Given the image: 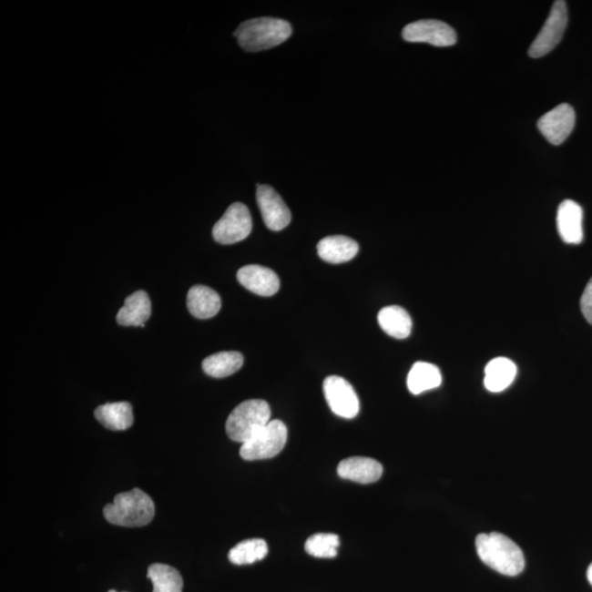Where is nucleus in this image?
Wrapping results in <instances>:
<instances>
[{
    "label": "nucleus",
    "instance_id": "nucleus-3",
    "mask_svg": "<svg viewBox=\"0 0 592 592\" xmlns=\"http://www.w3.org/2000/svg\"><path fill=\"white\" fill-rule=\"evenodd\" d=\"M104 515L112 525L138 527L148 526L155 515L153 499L141 489L117 495L112 504L106 505Z\"/></svg>",
    "mask_w": 592,
    "mask_h": 592
},
{
    "label": "nucleus",
    "instance_id": "nucleus-12",
    "mask_svg": "<svg viewBox=\"0 0 592 592\" xmlns=\"http://www.w3.org/2000/svg\"><path fill=\"white\" fill-rule=\"evenodd\" d=\"M237 280L250 292L260 296H272L280 289V280L271 269L250 265L240 268L237 272Z\"/></svg>",
    "mask_w": 592,
    "mask_h": 592
},
{
    "label": "nucleus",
    "instance_id": "nucleus-28",
    "mask_svg": "<svg viewBox=\"0 0 592 592\" xmlns=\"http://www.w3.org/2000/svg\"><path fill=\"white\" fill-rule=\"evenodd\" d=\"M109 592H117V591H116V590H110Z\"/></svg>",
    "mask_w": 592,
    "mask_h": 592
},
{
    "label": "nucleus",
    "instance_id": "nucleus-1",
    "mask_svg": "<svg viewBox=\"0 0 592 592\" xmlns=\"http://www.w3.org/2000/svg\"><path fill=\"white\" fill-rule=\"evenodd\" d=\"M476 551L482 562L499 574L515 577L525 569L526 561L521 548L502 533H483L478 536Z\"/></svg>",
    "mask_w": 592,
    "mask_h": 592
},
{
    "label": "nucleus",
    "instance_id": "nucleus-5",
    "mask_svg": "<svg viewBox=\"0 0 592 592\" xmlns=\"http://www.w3.org/2000/svg\"><path fill=\"white\" fill-rule=\"evenodd\" d=\"M288 428L281 421H271L247 443L241 444V459L258 461L271 459L287 444Z\"/></svg>",
    "mask_w": 592,
    "mask_h": 592
},
{
    "label": "nucleus",
    "instance_id": "nucleus-27",
    "mask_svg": "<svg viewBox=\"0 0 592 592\" xmlns=\"http://www.w3.org/2000/svg\"><path fill=\"white\" fill-rule=\"evenodd\" d=\"M587 578H588L589 583L592 585V564L588 568V572H587Z\"/></svg>",
    "mask_w": 592,
    "mask_h": 592
},
{
    "label": "nucleus",
    "instance_id": "nucleus-19",
    "mask_svg": "<svg viewBox=\"0 0 592 592\" xmlns=\"http://www.w3.org/2000/svg\"><path fill=\"white\" fill-rule=\"evenodd\" d=\"M379 324L387 335L396 339H405L412 332L411 316L401 306H386L378 315Z\"/></svg>",
    "mask_w": 592,
    "mask_h": 592
},
{
    "label": "nucleus",
    "instance_id": "nucleus-24",
    "mask_svg": "<svg viewBox=\"0 0 592 592\" xmlns=\"http://www.w3.org/2000/svg\"><path fill=\"white\" fill-rule=\"evenodd\" d=\"M268 556V546L265 540L250 539L239 543L231 548L229 559L235 565H249L261 561Z\"/></svg>",
    "mask_w": 592,
    "mask_h": 592
},
{
    "label": "nucleus",
    "instance_id": "nucleus-20",
    "mask_svg": "<svg viewBox=\"0 0 592 592\" xmlns=\"http://www.w3.org/2000/svg\"><path fill=\"white\" fill-rule=\"evenodd\" d=\"M516 375V365L507 358H496L485 369V387L489 392L499 393L513 384Z\"/></svg>",
    "mask_w": 592,
    "mask_h": 592
},
{
    "label": "nucleus",
    "instance_id": "nucleus-8",
    "mask_svg": "<svg viewBox=\"0 0 592 592\" xmlns=\"http://www.w3.org/2000/svg\"><path fill=\"white\" fill-rule=\"evenodd\" d=\"M402 36L407 42L429 43L439 47L454 46L457 41L454 29L439 20L414 21L403 28Z\"/></svg>",
    "mask_w": 592,
    "mask_h": 592
},
{
    "label": "nucleus",
    "instance_id": "nucleus-2",
    "mask_svg": "<svg viewBox=\"0 0 592 592\" xmlns=\"http://www.w3.org/2000/svg\"><path fill=\"white\" fill-rule=\"evenodd\" d=\"M292 35L288 21L277 18H257L240 24L234 32L241 48L247 52L270 50L281 45Z\"/></svg>",
    "mask_w": 592,
    "mask_h": 592
},
{
    "label": "nucleus",
    "instance_id": "nucleus-21",
    "mask_svg": "<svg viewBox=\"0 0 592 592\" xmlns=\"http://www.w3.org/2000/svg\"><path fill=\"white\" fill-rule=\"evenodd\" d=\"M443 382L440 370L435 365L427 362H417L409 371L407 386L413 395L437 389Z\"/></svg>",
    "mask_w": 592,
    "mask_h": 592
},
{
    "label": "nucleus",
    "instance_id": "nucleus-23",
    "mask_svg": "<svg viewBox=\"0 0 592 592\" xmlns=\"http://www.w3.org/2000/svg\"><path fill=\"white\" fill-rule=\"evenodd\" d=\"M148 578L152 580L153 592H182L184 587L180 573L166 564L150 565Z\"/></svg>",
    "mask_w": 592,
    "mask_h": 592
},
{
    "label": "nucleus",
    "instance_id": "nucleus-11",
    "mask_svg": "<svg viewBox=\"0 0 592 592\" xmlns=\"http://www.w3.org/2000/svg\"><path fill=\"white\" fill-rule=\"evenodd\" d=\"M257 188V202L267 228L273 231L287 228L292 217L282 198L270 186L258 185Z\"/></svg>",
    "mask_w": 592,
    "mask_h": 592
},
{
    "label": "nucleus",
    "instance_id": "nucleus-7",
    "mask_svg": "<svg viewBox=\"0 0 592 592\" xmlns=\"http://www.w3.org/2000/svg\"><path fill=\"white\" fill-rule=\"evenodd\" d=\"M567 23L566 3L563 2V0H557V2L554 3L550 15H548L540 34L533 41L529 48V56L532 58H540L553 51L561 42Z\"/></svg>",
    "mask_w": 592,
    "mask_h": 592
},
{
    "label": "nucleus",
    "instance_id": "nucleus-22",
    "mask_svg": "<svg viewBox=\"0 0 592 592\" xmlns=\"http://www.w3.org/2000/svg\"><path fill=\"white\" fill-rule=\"evenodd\" d=\"M243 364V354L237 352H223L204 359L202 368L209 376L223 379L236 373Z\"/></svg>",
    "mask_w": 592,
    "mask_h": 592
},
{
    "label": "nucleus",
    "instance_id": "nucleus-6",
    "mask_svg": "<svg viewBox=\"0 0 592 592\" xmlns=\"http://www.w3.org/2000/svg\"><path fill=\"white\" fill-rule=\"evenodd\" d=\"M252 219L249 208L243 203L231 204L223 217L214 225L212 234L217 243L231 245L240 243L250 236Z\"/></svg>",
    "mask_w": 592,
    "mask_h": 592
},
{
    "label": "nucleus",
    "instance_id": "nucleus-16",
    "mask_svg": "<svg viewBox=\"0 0 592 592\" xmlns=\"http://www.w3.org/2000/svg\"><path fill=\"white\" fill-rule=\"evenodd\" d=\"M187 306L190 314L196 319L209 320L218 315L222 301L211 288L206 285H195L188 292Z\"/></svg>",
    "mask_w": 592,
    "mask_h": 592
},
{
    "label": "nucleus",
    "instance_id": "nucleus-26",
    "mask_svg": "<svg viewBox=\"0 0 592 592\" xmlns=\"http://www.w3.org/2000/svg\"><path fill=\"white\" fill-rule=\"evenodd\" d=\"M580 308L585 319L592 325V279L587 284L583 296H581Z\"/></svg>",
    "mask_w": 592,
    "mask_h": 592
},
{
    "label": "nucleus",
    "instance_id": "nucleus-17",
    "mask_svg": "<svg viewBox=\"0 0 592 592\" xmlns=\"http://www.w3.org/2000/svg\"><path fill=\"white\" fill-rule=\"evenodd\" d=\"M152 314V303L145 291H138L128 296L125 301V305L118 311L117 322L121 326H137L145 327V322H148Z\"/></svg>",
    "mask_w": 592,
    "mask_h": 592
},
{
    "label": "nucleus",
    "instance_id": "nucleus-14",
    "mask_svg": "<svg viewBox=\"0 0 592 592\" xmlns=\"http://www.w3.org/2000/svg\"><path fill=\"white\" fill-rule=\"evenodd\" d=\"M338 475L359 484L378 482L383 474L381 463L370 457L353 456L339 463Z\"/></svg>",
    "mask_w": 592,
    "mask_h": 592
},
{
    "label": "nucleus",
    "instance_id": "nucleus-10",
    "mask_svg": "<svg viewBox=\"0 0 592 592\" xmlns=\"http://www.w3.org/2000/svg\"><path fill=\"white\" fill-rule=\"evenodd\" d=\"M575 122L574 107L568 104H562L541 117L537 128L548 142L561 145L573 132Z\"/></svg>",
    "mask_w": 592,
    "mask_h": 592
},
{
    "label": "nucleus",
    "instance_id": "nucleus-9",
    "mask_svg": "<svg viewBox=\"0 0 592 592\" xmlns=\"http://www.w3.org/2000/svg\"><path fill=\"white\" fill-rule=\"evenodd\" d=\"M324 394L333 413L346 419L358 416L360 403L352 384L341 376L332 375L324 381Z\"/></svg>",
    "mask_w": 592,
    "mask_h": 592
},
{
    "label": "nucleus",
    "instance_id": "nucleus-13",
    "mask_svg": "<svg viewBox=\"0 0 592 592\" xmlns=\"http://www.w3.org/2000/svg\"><path fill=\"white\" fill-rule=\"evenodd\" d=\"M583 209L573 200H565L557 209V230L566 244H580L584 240Z\"/></svg>",
    "mask_w": 592,
    "mask_h": 592
},
{
    "label": "nucleus",
    "instance_id": "nucleus-25",
    "mask_svg": "<svg viewBox=\"0 0 592 592\" xmlns=\"http://www.w3.org/2000/svg\"><path fill=\"white\" fill-rule=\"evenodd\" d=\"M341 541L332 533H317L309 537L305 543V550L310 556L317 558H333L337 556Z\"/></svg>",
    "mask_w": 592,
    "mask_h": 592
},
{
    "label": "nucleus",
    "instance_id": "nucleus-18",
    "mask_svg": "<svg viewBox=\"0 0 592 592\" xmlns=\"http://www.w3.org/2000/svg\"><path fill=\"white\" fill-rule=\"evenodd\" d=\"M95 417L107 429L121 432L132 427L133 408L130 403H107L96 408Z\"/></svg>",
    "mask_w": 592,
    "mask_h": 592
},
{
    "label": "nucleus",
    "instance_id": "nucleus-15",
    "mask_svg": "<svg viewBox=\"0 0 592 592\" xmlns=\"http://www.w3.org/2000/svg\"><path fill=\"white\" fill-rule=\"evenodd\" d=\"M358 251L357 241L342 235L325 237L317 244V252L322 260L333 265L353 260Z\"/></svg>",
    "mask_w": 592,
    "mask_h": 592
},
{
    "label": "nucleus",
    "instance_id": "nucleus-4",
    "mask_svg": "<svg viewBox=\"0 0 592 592\" xmlns=\"http://www.w3.org/2000/svg\"><path fill=\"white\" fill-rule=\"evenodd\" d=\"M270 418V406L266 401H245L230 413L226 433L230 439L243 444L265 428L271 422Z\"/></svg>",
    "mask_w": 592,
    "mask_h": 592
}]
</instances>
